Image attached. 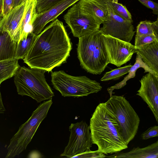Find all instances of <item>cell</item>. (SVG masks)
Segmentation results:
<instances>
[{
  "mask_svg": "<svg viewBox=\"0 0 158 158\" xmlns=\"http://www.w3.org/2000/svg\"><path fill=\"white\" fill-rule=\"evenodd\" d=\"M156 41H158V37L154 34L135 36V46L138 47Z\"/></svg>",
  "mask_w": 158,
  "mask_h": 158,
  "instance_id": "27",
  "label": "cell"
},
{
  "mask_svg": "<svg viewBox=\"0 0 158 158\" xmlns=\"http://www.w3.org/2000/svg\"><path fill=\"white\" fill-rule=\"evenodd\" d=\"M136 48L143 61L158 74V41Z\"/></svg>",
  "mask_w": 158,
  "mask_h": 158,
  "instance_id": "17",
  "label": "cell"
},
{
  "mask_svg": "<svg viewBox=\"0 0 158 158\" xmlns=\"http://www.w3.org/2000/svg\"><path fill=\"white\" fill-rule=\"evenodd\" d=\"M154 34L158 37V18L154 22L143 21L139 22L136 27L135 36Z\"/></svg>",
  "mask_w": 158,
  "mask_h": 158,
  "instance_id": "23",
  "label": "cell"
},
{
  "mask_svg": "<svg viewBox=\"0 0 158 158\" xmlns=\"http://www.w3.org/2000/svg\"><path fill=\"white\" fill-rule=\"evenodd\" d=\"M32 32L29 33L27 35L19 40L17 44L15 58L18 59H23L32 46L36 37Z\"/></svg>",
  "mask_w": 158,
  "mask_h": 158,
  "instance_id": "22",
  "label": "cell"
},
{
  "mask_svg": "<svg viewBox=\"0 0 158 158\" xmlns=\"http://www.w3.org/2000/svg\"><path fill=\"white\" fill-rule=\"evenodd\" d=\"M89 127L93 144L97 146L98 151L107 155L127 148L120 126L106 102L96 107L90 119Z\"/></svg>",
  "mask_w": 158,
  "mask_h": 158,
  "instance_id": "2",
  "label": "cell"
},
{
  "mask_svg": "<svg viewBox=\"0 0 158 158\" xmlns=\"http://www.w3.org/2000/svg\"><path fill=\"white\" fill-rule=\"evenodd\" d=\"M43 70L20 67L14 76L18 94L27 96L37 102L52 99L54 93L47 82Z\"/></svg>",
  "mask_w": 158,
  "mask_h": 158,
  "instance_id": "4",
  "label": "cell"
},
{
  "mask_svg": "<svg viewBox=\"0 0 158 158\" xmlns=\"http://www.w3.org/2000/svg\"><path fill=\"white\" fill-rule=\"evenodd\" d=\"M1 83L0 82V87ZM5 110V108L3 103L2 98L0 90V114L4 113Z\"/></svg>",
  "mask_w": 158,
  "mask_h": 158,
  "instance_id": "32",
  "label": "cell"
},
{
  "mask_svg": "<svg viewBox=\"0 0 158 158\" xmlns=\"http://www.w3.org/2000/svg\"><path fill=\"white\" fill-rule=\"evenodd\" d=\"M14 0H2V15L3 17L6 16L12 9Z\"/></svg>",
  "mask_w": 158,
  "mask_h": 158,
  "instance_id": "30",
  "label": "cell"
},
{
  "mask_svg": "<svg viewBox=\"0 0 158 158\" xmlns=\"http://www.w3.org/2000/svg\"><path fill=\"white\" fill-rule=\"evenodd\" d=\"M52 103V99L41 103L28 119L19 127L10 140L6 158H14L26 149L40 125L46 117Z\"/></svg>",
  "mask_w": 158,
  "mask_h": 158,
  "instance_id": "5",
  "label": "cell"
},
{
  "mask_svg": "<svg viewBox=\"0 0 158 158\" xmlns=\"http://www.w3.org/2000/svg\"><path fill=\"white\" fill-rule=\"evenodd\" d=\"M132 66L131 64L106 73L101 79V81H107L119 77L128 73Z\"/></svg>",
  "mask_w": 158,
  "mask_h": 158,
  "instance_id": "25",
  "label": "cell"
},
{
  "mask_svg": "<svg viewBox=\"0 0 158 158\" xmlns=\"http://www.w3.org/2000/svg\"><path fill=\"white\" fill-rule=\"evenodd\" d=\"M158 141L146 147L134 148L126 152H118L105 158H157Z\"/></svg>",
  "mask_w": 158,
  "mask_h": 158,
  "instance_id": "16",
  "label": "cell"
},
{
  "mask_svg": "<svg viewBox=\"0 0 158 158\" xmlns=\"http://www.w3.org/2000/svg\"><path fill=\"white\" fill-rule=\"evenodd\" d=\"M106 102L120 126L122 137L128 144L137 133L140 121L139 116L123 96L112 95Z\"/></svg>",
  "mask_w": 158,
  "mask_h": 158,
  "instance_id": "7",
  "label": "cell"
},
{
  "mask_svg": "<svg viewBox=\"0 0 158 158\" xmlns=\"http://www.w3.org/2000/svg\"><path fill=\"white\" fill-rule=\"evenodd\" d=\"M106 156L104 154L97 150L92 151L90 149H88L72 158H105Z\"/></svg>",
  "mask_w": 158,
  "mask_h": 158,
  "instance_id": "28",
  "label": "cell"
},
{
  "mask_svg": "<svg viewBox=\"0 0 158 158\" xmlns=\"http://www.w3.org/2000/svg\"><path fill=\"white\" fill-rule=\"evenodd\" d=\"M36 4L37 0H26L21 24L20 39L26 36L29 33L32 32L33 24L37 14L36 9Z\"/></svg>",
  "mask_w": 158,
  "mask_h": 158,
  "instance_id": "18",
  "label": "cell"
},
{
  "mask_svg": "<svg viewBox=\"0 0 158 158\" xmlns=\"http://www.w3.org/2000/svg\"><path fill=\"white\" fill-rule=\"evenodd\" d=\"M74 36L79 38L100 30L101 24L84 10L77 2L63 16Z\"/></svg>",
  "mask_w": 158,
  "mask_h": 158,
  "instance_id": "8",
  "label": "cell"
},
{
  "mask_svg": "<svg viewBox=\"0 0 158 158\" xmlns=\"http://www.w3.org/2000/svg\"><path fill=\"white\" fill-rule=\"evenodd\" d=\"M26 1L13 8L0 22V30L8 32L17 43L20 37L21 24Z\"/></svg>",
  "mask_w": 158,
  "mask_h": 158,
  "instance_id": "14",
  "label": "cell"
},
{
  "mask_svg": "<svg viewBox=\"0 0 158 158\" xmlns=\"http://www.w3.org/2000/svg\"><path fill=\"white\" fill-rule=\"evenodd\" d=\"M3 17L2 16V14L1 13H0V22H1Z\"/></svg>",
  "mask_w": 158,
  "mask_h": 158,
  "instance_id": "35",
  "label": "cell"
},
{
  "mask_svg": "<svg viewBox=\"0 0 158 158\" xmlns=\"http://www.w3.org/2000/svg\"><path fill=\"white\" fill-rule=\"evenodd\" d=\"M69 130L70 132L69 141L60 156L72 158L92 147L89 126L85 122L71 123Z\"/></svg>",
  "mask_w": 158,
  "mask_h": 158,
  "instance_id": "9",
  "label": "cell"
},
{
  "mask_svg": "<svg viewBox=\"0 0 158 158\" xmlns=\"http://www.w3.org/2000/svg\"><path fill=\"white\" fill-rule=\"evenodd\" d=\"M2 0H0V13H1L2 14Z\"/></svg>",
  "mask_w": 158,
  "mask_h": 158,
  "instance_id": "34",
  "label": "cell"
},
{
  "mask_svg": "<svg viewBox=\"0 0 158 158\" xmlns=\"http://www.w3.org/2000/svg\"><path fill=\"white\" fill-rule=\"evenodd\" d=\"M102 36L109 63L120 67L129 61L137 52L136 47L130 43L103 34Z\"/></svg>",
  "mask_w": 158,
  "mask_h": 158,
  "instance_id": "11",
  "label": "cell"
},
{
  "mask_svg": "<svg viewBox=\"0 0 158 158\" xmlns=\"http://www.w3.org/2000/svg\"><path fill=\"white\" fill-rule=\"evenodd\" d=\"M77 44V56L80 65L87 72L100 74L109 61L100 30L80 37Z\"/></svg>",
  "mask_w": 158,
  "mask_h": 158,
  "instance_id": "3",
  "label": "cell"
},
{
  "mask_svg": "<svg viewBox=\"0 0 158 158\" xmlns=\"http://www.w3.org/2000/svg\"><path fill=\"white\" fill-rule=\"evenodd\" d=\"M63 0H37V13H42Z\"/></svg>",
  "mask_w": 158,
  "mask_h": 158,
  "instance_id": "26",
  "label": "cell"
},
{
  "mask_svg": "<svg viewBox=\"0 0 158 158\" xmlns=\"http://www.w3.org/2000/svg\"><path fill=\"white\" fill-rule=\"evenodd\" d=\"M17 44L8 32L0 30V61L15 58Z\"/></svg>",
  "mask_w": 158,
  "mask_h": 158,
  "instance_id": "20",
  "label": "cell"
},
{
  "mask_svg": "<svg viewBox=\"0 0 158 158\" xmlns=\"http://www.w3.org/2000/svg\"><path fill=\"white\" fill-rule=\"evenodd\" d=\"M158 136V126L155 125L149 127L143 133L141 137L142 139L146 140Z\"/></svg>",
  "mask_w": 158,
  "mask_h": 158,
  "instance_id": "29",
  "label": "cell"
},
{
  "mask_svg": "<svg viewBox=\"0 0 158 158\" xmlns=\"http://www.w3.org/2000/svg\"><path fill=\"white\" fill-rule=\"evenodd\" d=\"M71 49L65 27L56 19L37 35L23 60L31 68L49 72L66 61Z\"/></svg>",
  "mask_w": 158,
  "mask_h": 158,
  "instance_id": "1",
  "label": "cell"
},
{
  "mask_svg": "<svg viewBox=\"0 0 158 158\" xmlns=\"http://www.w3.org/2000/svg\"><path fill=\"white\" fill-rule=\"evenodd\" d=\"M51 82L55 89L64 97H79L101 90L100 83L85 76H73L60 70L52 73Z\"/></svg>",
  "mask_w": 158,
  "mask_h": 158,
  "instance_id": "6",
  "label": "cell"
},
{
  "mask_svg": "<svg viewBox=\"0 0 158 158\" xmlns=\"http://www.w3.org/2000/svg\"><path fill=\"white\" fill-rule=\"evenodd\" d=\"M108 15L100 29L102 33L124 41L130 43L135 31L132 23L120 17L114 11L109 4Z\"/></svg>",
  "mask_w": 158,
  "mask_h": 158,
  "instance_id": "10",
  "label": "cell"
},
{
  "mask_svg": "<svg viewBox=\"0 0 158 158\" xmlns=\"http://www.w3.org/2000/svg\"><path fill=\"white\" fill-rule=\"evenodd\" d=\"M110 0H79L77 2L84 10L91 15L100 24L108 15V5Z\"/></svg>",
  "mask_w": 158,
  "mask_h": 158,
  "instance_id": "15",
  "label": "cell"
},
{
  "mask_svg": "<svg viewBox=\"0 0 158 158\" xmlns=\"http://www.w3.org/2000/svg\"><path fill=\"white\" fill-rule=\"evenodd\" d=\"M142 4L147 8L151 9L152 13L155 15L158 14V3L151 0H138Z\"/></svg>",
  "mask_w": 158,
  "mask_h": 158,
  "instance_id": "31",
  "label": "cell"
},
{
  "mask_svg": "<svg viewBox=\"0 0 158 158\" xmlns=\"http://www.w3.org/2000/svg\"><path fill=\"white\" fill-rule=\"evenodd\" d=\"M139 81L141 86L136 95L146 103L158 123V77L148 72Z\"/></svg>",
  "mask_w": 158,
  "mask_h": 158,
  "instance_id": "12",
  "label": "cell"
},
{
  "mask_svg": "<svg viewBox=\"0 0 158 158\" xmlns=\"http://www.w3.org/2000/svg\"><path fill=\"white\" fill-rule=\"evenodd\" d=\"M26 0H14L13 8L20 5L23 2H26Z\"/></svg>",
  "mask_w": 158,
  "mask_h": 158,
  "instance_id": "33",
  "label": "cell"
},
{
  "mask_svg": "<svg viewBox=\"0 0 158 158\" xmlns=\"http://www.w3.org/2000/svg\"><path fill=\"white\" fill-rule=\"evenodd\" d=\"M136 56L134 64L132 65L128 72V74L121 81L114 85L107 88V90L110 96H112L113 90L115 89H118L122 88L127 84V81L130 79L134 78L135 76L136 72L138 69L142 68L144 70V73L150 72L157 77L158 74L152 69L143 60L141 57L138 52H136Z\"/></svg>",
  "mask_w": 158,
  "mask_h": 158,
  "instance_id": "19",
  "label": "cell"
},
{
  "mask_svg": "<svg viewBox=\"0 0 158 158\" xmlns=\"http://www.w3.org/2000/svg\"><path fill=\"white\" fill-rule=\"evenodd\" d=\"M79 0H64L47 10L37 13L33 24L32 32L36 35L40 34L46 25L52 21L68 8Z\"/></svg>",
  "mask_w": 158,
  "mask_h": 158,
  "instance_id": "13",
  "label": "cell"
},
{
  "mask_svg": "<svg viewBox=\"0 0 158 158\" xmlns=\"http://www.w3.org/2000/svg\"><path fill=\"white\" fill-rule=\"evenodd\" d=\"M20 67L15 58L0 61V82L14 76Z\"/></svg>",
  "mask_w": 158,
  "mask_h": 158,
  "instance_id": "21",
  "label": "cell"
},
{
  "mask_svg": "<svg viewBox=\"0 0 158 158\" xmlns=\"http://www.w3.org/2000/svg\"><path fill=\"white\" fill-rule=\"evenodd\" d=\"M109 4L118 15L127 21L132 23L131 14L125 6L118 2V0H110Z\"/></svg>",
  "mask_w": 158,
  "mask_h": 158,
  "instance_id": "24",
  "label": "cell"
}]
</instances>
